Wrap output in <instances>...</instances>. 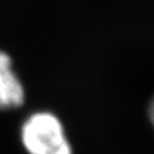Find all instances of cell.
I'll use <instances>...</instances> for the list:
<instances>
[{"label": "cell", "instance_id": "cell-3", "mask_svg": "<svg viewBox=\"0 0 154 154\" xmlns=\"http://www.w3.org/2000/svg\"><path fill=\"white\" fill-rule=\"evenodd\" d=\"M149 121L154 126V97L151 99V102H149Z\"/></svg>", "mask_w": 154, "mask_h": 154}, {"label": "cell", "instance_id": "cell-1", "mask_svg": "<svg viewBox=\"0 0 154 154\" xmlns=\"http://www.w3.org/2000/svg\"><path fill=\"white\" fill-rule=\"evenodd\" d=\"M20 138L28 154H73L65 127L51 111L29 114L21 125Z\"/></svg>", "mask_w": 154, "mask_h": 154}, {"label": "cell", "instance_id": "cell-2", "mask_svg": "<svg viewBox=\"0 0 154 154\" xmlns=\"http://www.w3.org/2000/svg\"><path fill=\"white\" fill-rule=\"evenodd\" d=\"M25 89L13 66V60L0 50V110H13L24 104Z\"/></svg>", "mask_w": 154, "mask_h": 154}]
</instances>
